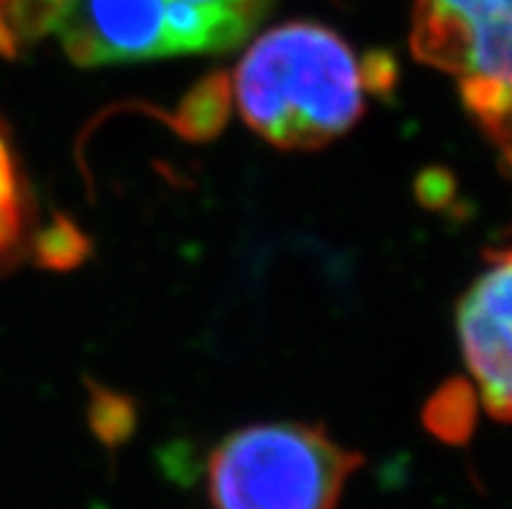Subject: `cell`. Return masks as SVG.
<instances>
[{
  "instance_id": "cell-9",
  "label": "cell",
  "mask_w": 512,
  "mask_h": 509,
  "mask_svg": "<svg viewBox=\"0 0 512 509\" xmlns=\"http://www.w3.org/2000/svg\"><path fill=\"white\" fill-rule=\"evenodd\" d=\"M34 263L47 271H73L91 255V239L63 213H55L50 226L34 237Z\"/></svg>"
},
{
  "instance_id": "cell-10",
  "label": "cell",
  "mask_w": 512,
  "mask_h": 509,
  "mask_svg": "<svg viewBox=\"0 0 512 509\" xmlns=\"http://www.w3.org/2000/svg\"><path fill=\"white\" fill-rule=\"evenodd\" d=\"M182 3L211 13L227 26H232L242 39L253 32L268 13V8L273 6V0H182Z\"/></svg>"
},
{
  "instance_id": "cell-4",
  "label": "cell",
  "mask_w": 512,
  "mask_h": 509,
  "mask_svg": "<svg viewBox=\"0 0 512 509\" xmlns=\"http://www.w3.org/2000/svg\"><path fill=\"white\" fill-rule=\"evenodd\" d=\"M463 359L484 411L512 421V250L494 252L458 307Z\"/></svg>"
},
{
  "instance_id": "cell-3",
  "label": "cell",
  "mask_w": 512,
  "mask_h": 509,
  "mask_svg": "<svg viewBox=\"0 0 512 509\" xmlns=\"http://www.w3.org/2000/svg\"><path fill=\"white\" fill-rule=\"evenodd\" d=\"M411 50L458 78L466 110L512 164V0H414Z\"/></svg>"
},
{
  "instance_id": "cell-2",
  "label": "cell",
  "mask_w": 512,
  "mask_h": 509,
  "mask_svg": "<svg viewBox=\"0 0 512 509\" xmlns=\"http://www.w3.org/2000/svg\"><path fill=\"white\" fill-rule=\"evenodd\" d=\"M362 463L323 426H245L208 455V502L211 509H338Z\"/></svg>"
},
{
  "instance_id": "cell-7",
  "label": "cell",
  "mask_w": 512,
  "mask_h": 509,
  "mask_svg": "<svg viewBox=\"0 0 512 509\" xmlns=\"http://www.w3.org/2000/svg\"><path fill=\"white\" fill-rule=\"evenodd\" d=\"M89 382V408H86V421H89L91 434L97 437L104 450H120L125 442L133 439L138 429V406L136 400L125 393H117L112 387H104L94 380Z\"/></svg>"
},
{
  "instance_id": "cell-5",
  "label": "cell",
  "mask_w": 512,
  "mask_h": 509,
  "mask_svg": "<svg viewBox=\"0 0 512 509\" xmlns=\"http://www.w3.org/2000/svg\"><path fill=\"white\" fill-rule=\"evenodd\" d=\"M167 6L169 0H68L55 34L84 68L164 58Z\"/></svg>"
},
{
  "instance_id": "cell-1",
  "label": "cell",
  "mask_w": 512,
  "mask_h": 509,
  "mask_svg": "<svg viewBox=\"0 0 512 509\" xmlns=\"http://www.w3.org/2000/svg\"><path fill=\"white\" fill-rule=\"evenodd\" d=\"M245 123L279 149H320L364 112L357 58L333 29L289 21L253 42L234 71Z\"/></svg>"
},
{
  "instance_id": "cell-12",
  "label": "cell",
  "mask_w": 512,
  "mask_h": 509,
  "mask_svg": "<svg viewBox=\"0 0 512 509\" xmlns=\"http://www.w3.org/2000/svg\"><path fill=\"white\" fill-rule=\"evenodd\" d=\"M0 216H24L16 164H13L11 149H8L3 133H0Z\"/></svg>"
},
{
  "instance_id": "cell-8",
  "label": "cell",
  "mask_w": 512,
  "mask_h": 509,
  "mask_svg": "<svg viewBox=\"0 0 512 509\" xmlns=\"http://www.w3.org/2000/svg\"><path fill=\"white\" fill-rule=\"evenodd\" d=\"M424 426L442 442H466L476 421V393L463 380L448 382L424 408Z\"/></svg>"
},
{
  "instance_id": "cell-6",
  "label": "cell",
  "mask_w": 512,
  "mask_h": 509,
  "mask_svg": "<svg viewBox=\"0 0 512 509\" xmlns=\"http://www.w3.org/2000/svg\"><path fill=\"white\" fill-rule=\"evenodd\" d=\"M232 112V78L224 71L208 73L180 99L177 110L167 117L169 128L185 141H214Z\"/></svg>"
},
{
  "instance_id": "cell-15",
  "label": "cell",
  "mask_w": 512,
  "mask_h": 509,
  "mask_svg": "<svg viewBox=\"0 0 512 509\" xmlns=\"http://www.w3.org/2000/svg\"><path fill=\"white\" fill-rule=\"evenodd\" d=\"M19 39H16V34H13L11 24H8L6 13H3V8H0V58H16L19 55Z\"/></svg>"
},
{
  "instance_id": "cell-11",
  "label": "cell",
  "mask_w": 512,
  "mask_h": 509,
  "mask_svg": "<svg viewBox=\"0 0 512 509\" xmlns=\"http://www.w3.org/2000/svg\"><path fill=\"white\" fill-rule=\"evenodd\" d=\"M359 68V84L380 99H390L398 86V60L388 50H370L362 58Z\"/></svg>"
},
{
  "instance_id": "cell-14",
  "label": "cell",
  "mask_w": 512,
  "mask_h": 509,
  "mask_svg": "<svg viewBox=\"0 0 512 509\" xmlns=\"http://www.w3.org/2000/svg\"><path fill=\"white\" fill-rule=\"evenodd\" d=\"M21 229H24V216H0V258L19 242Z\"/></svg>"
},
{
  "instance_id": "cell-13",
  "label": "cell",
  "mask_w": 512,
  "mask_h": 509,
  "mask_svg": "<svg viewBox=\"0 0 512 509\" xmlns=\"http://www.w3.org/2000/svg\"><path fill=\"white\" fill-rule=\"evenodd\" d=\"M453 193V180L440 169H427V172L416 180V195L424 206H442Z\"/></svg>"
}]
</instances>
